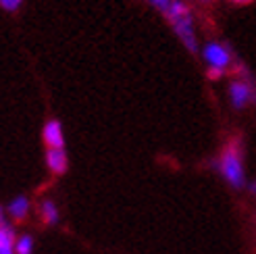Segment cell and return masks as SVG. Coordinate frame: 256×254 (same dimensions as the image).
<instances>
[{"label":"cell","instance_id":"obj_1","mask_svg":"<svg viewBox=\"0 0 256 254\" xmlns=\"http://www.w3.org/2000/svg\"><path fill=\"white\" fill-rule=\"evenodd\" d=\"M216 169L223 175V180L234 190H244L246 184V171H244V150H242V138L236 136L223 146V152L216 160Z\"/></svg>","mask_w":256,"mask_h":254},{"label":"cell","instance_id":"obj_14","mask_svg":"<svg viewBox=\"0 0 256 254\" xmlns=\"http://www.w3.org/2000/svg\"><path fill=\"white\" fill-rule=\"evenodd\" d=\"M206 75H208V80H219V78H223V71H216V69H208L206 71Z\"/></svg>","mask_w":256,"mask_h":254},{"label":"cell","instance_id":"obj_6","mask_svg":"<svg viewBox=\"0 0 256 254\" xmlns=\"http://www.w3.org/2000/svg\"><path fill=\"white\" fill-rule=\"evenodd\" d=\"M46 167L54 175L65 173L69 167V158H67L65 148H48L46 150Z\"/></svg>","mask_w":256,"mask_h":254},{"label":"cell","instance_id":"obj_16","mask_svg":"<svg viewBox=\"0 0 256 254\" xmlns=\"http://www.w3.org/2000/svg\"><path fill=\"white\" fill-rule=\"evenodd\" d=\"M0 227H6V221H4V210L0 208Z\"/></svg>","mask_w":256,"mask_h":254},{"label":"cell","instance_id":"obj_4","mask_svg":"<svg viewBox=\"0 0 256 254\" xmlns=\"http://www.w3.org/2000/svg\"><path fill=\"white\" fill-rule=\"evenodd\" d=\"M173 32L177 34V38L182 40V44L190 50L192 54L198 52V40H196V32H194V21H192V15L179 17L175 21H171Z\"/></svg>","mask_w":256,"mask_h":254},{"label":"cell","instance_id":"obj_18","mask_svg":"<svg viewBox=\"0 0 256 254\" xmlns=\"http://www.w3.org/2000/svg\"><path fill=\"white\" fill-rule=\"evenodd\" d=\"M202 2H206V0H202Z\"/></svg>","mask_w":256,"mask_h":254},{"label":"cell","instance_id":"obj_15","mask_svg":"<svg viewBox=\"0 0 256 254\" xmlns=\"http://www.w3.org/2000/svg\"><path fill=\"white\" fill-rule=\"evenodd\" d=\"M248 192H250V194H252V196H256V180H254V182H250V184H248Z\"/></svg>","mask_w":256,"mask_h":254},{"label":"cell","instance_id":"obj_5","mask_svg":"<svg viewBox=\"0 0 256 254\" xmlns=\"http://www.w3.org/2000/svg\"><path fill=\"white\" fill-rule=\"evenodd\" d=\"M44 144L48 148H65V136H62V125L56 119L46 121L44 130H42Z\"/></svg>","mask_w":256,"mask_h":254},{"label":"cell","instance_id":"obj_3","mask_svg":"<svg viewBox=\"0 0 256 254\" xmlns=\"http://www.w3.org/2000/svg\"><path fill=\"white\" fill-rule=\"evenodd\" d=\"M229 100H232V106L236 110L246 108L250 102L256 104V88L252 82L246 80H234L229 84Z\"/></svg>","mask_w":256,"mask_h":254},{"label":"cell","instance_id":"obj_17","mask_svg":"<svg viewBox=\"0 0 256 254\" xmlns=\"http://www.w3.org/2000/svg\"><path fill=\"white\" fill-rule=\"evenodd\" d=\"M232 2H236V4H248V2H252V0H232Z\"/></svg>","mask_w":256,"mask_h":254},{"label":"cell","instance_id":"obj_7","mask_svg":"<svg viewBox=\"0 0 256 254\" xmlns=\"http://www.w3.org/2000/svg\"><path fill=\"white\" fill-rule=\"evenodd\" d=\"M28 212H30V198L28 196H17V198L10 200L8 214L15 221H23L25 217H28Z\"/></svg>","mask_w":256,"mask_h":254},{"label":"cell","instance_id":"obj_2","mask_svg":"<svg viewBox=\"0 0 256 254\" xmlns=\"http://www.w3.org/2000/svg\"><path fill=\"white\" fill-rule=\"evenodd\" d=\"M202 58L208 65V69H216V71H223V73L229 69V65H232V60H234L232 50H229L225 44L214 42V40L204 44Z\"/></svg>","mask_w":256,"mask_h":254},{"label":"cell","instance_id":"obj_11","mask_svg":"<svg viewBox=\"0 0 256 254\" xmlns=\"http://www.w3.org/2000/svg\"><path fill=\"white\" fill-rule=\"evenodd\" d=\"M34 250V240L32 236H21L17 238V246H15V252L17 254H32Z\"/></svg>","mask_w":256,"mask_h":254},{"label":"cell","instance_id":"obj_13","mask_svg":"<svg viewBox=\"0 0 256 254\" xmlns=\"http://www.w3.org/2000/svg\"><path fill=\"white\" fill-rule=\"evenodd\" d=\"M21 4H23V0H0V8H4V10H8V12L17 10Z\"/></svg>","mask_w":256,"mask_h":254},{"label":"cell","instance_id":"obj_9","mask_svg":"<svg viewBox=\"0 0 256 254\" xmlns=\"http://www.w3.org/2000/svg\"><path fill=\"white\" fill-rule=\"evenodd\" d=\"M40 212H42V219L46 225H56L58 223V208L52 200H44L42 206H40Z\"/></svg>","mask_w":256,"mask_h":254},{"label":"cell","instance_id":"obj_8","mask_svg":"<svg viewBox=\"0 0 256 254\" xmlns=\"http://www.w3.org/2000/svg\"><path fill=\"white\" fill-rule=\"evenodd\" d=\"M17 236L12 232V227H0V254H17Z\"/></svg>","mask_w":256,"mask_h":254},{"label":"cell","instance_id":"obj_12","mask_svg":"<svg viewBox=\"0 0 256 254\" xmlns=\"http://www.w3.org/2000/svg\"><path fill=\"white\" fill-rule=\"evenodd\" d=\"M146 2L150 6H154L156 10H160V12H167L171 8V4H173V0H146Z\"/></svg>","mask_w":256,"mask_h":254},{"label":"cell","instance_id":"obj_10","mask_svg":"<svg viewBox=\"0 0 256 254\" xmlns=\"http://www.w3.org/2000/svg\"><path fill=\"white\" fill-rule=\"evenodd\" d=\"M186 15H190V8H188V4L184 2V0H173L171 8L164 12V17L169 19V23L175 21V19H179V17H186Z\"/></svg>","mask_w":256,"mask_h":254}]
</instances>
